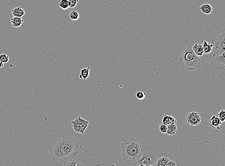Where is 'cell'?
<instances>
[{
  "label": "cell",
  "mask_w": 225,
  "mask_h": 166,
  "mask_svg": "<svg viewBox=\"0 0 225 166\" xmlns=\"http://www.w3.org/2000/svg\"><path fill=\"white\" fill-rule=\"evenodd\" d=\"M187 123L191 126H196L201 123L202 121L201 118L197 112H190L186 115L185 118Z\"/></svg>",
  "instance_id": "cell-8"
},
{
  "label": "cell",
  "mask_w": 225,
  "mask_h": 166,
  "mask_svg": "<svg viewBox=\"0 0 225 166\" xmlns=\"http://www.w3.org/2000/svg\"><path fill=\"white\" fill-rule=\"evenodd\" d=\"M209 61L211 62V66L215 71L216 70H225V54L219 56H211L209 58Z\"/></svg>",
  "instance_id": "cell-6"
},
{
  "label": "cell",
  "mask_w": 225,
  "mask_h": 166,
  "mask_svg": "<svg viewBox=\"0 0 225 166\" xmlns=\"http://www.w3.org/2000/svg\"><path fill=\"white\" fill-rule=\"evenodd\" d=\"M79 14L77 11H73L70 14V17L73 21H77L79 18Z\"/></svg>",
  "instance_id": "cell-21"
},
{
  "label": "cell",
  "mask_w": 225,
  "mask_h": 166,
  "mask_svg": "<svg viewBox=\"0 0 225 166\" xmlns=\"http://www.w3.org/2000/svg\"><path fill=\"white\" fill-rule=\"evenodd\" d=\"M69 8H73L76 6L78 3L79 0H68Z\"/></svg>",
  "instance_id": "cell-26"
},
{
  "label": "cell",
  "mask_w": 225,
  "mask_h": 166,
  "mask_svg": "<svg viewBox=\"0 0 225 166\" xmlns=\"http://www.w3.org/2000/svg\"><path fill=\"white\" fill-rule=\"evenodd\" d=\"M162 124L167 125L169 124H176L177 120L175 118L171 115L165 114L163 115L162 121Z\"/></svg>",
  "instance_id": "cell-11"
},
{
  "label": "cell",
  "mask_w": 225,
  "mask_h": 166,
  "mask_svg": "<svg viewBox=\"0 0 225 166\" xmlns=\"http://www.w3.org/2000/svg\"><path fill=\"white\" fill-rule=\"evenodd\" d=\"M11 25L15 28H18L21 26L23 23V20L22 17H14L10 19Z\"/></svg>",
  "instance_id": "cell-14"
},
{
  "label": "cell",
  "mask_w": 225,
  "mask_h": 166,
  "mask_svg": "<svg viewBox=\"0 0 225 166\" xmlns=\"http://www.w3.org/2000/svg\"><path fill=\"white\" fill-rule=\"evenodd\" d=\"M122 159L125 162L136 161L139 159L142 151V146L137 138L132 137L125 140L120 145Z\"/></svg>",
  "instance_id": "cell-2"
},
{
  "label": "cell",
  "mask_w": 225,
  "mask_h": 166,
  "mask_svg": "<svg viewBox=\"0 0 225 166\" xmlns=\"http://www.w3.org/2000/svg\"><path fill=\"white\" fill-rule=\"evenodd\" d=\"M202 42H203V52L205 54H208L212 52L213 50V44L211 43H208L206 41V40H202Z\"/></svg>",
  "instance_id": "cell-12"
},
{
  "label": "cell",
  "mask_w": 225,
  "mask_h": 166,
  "mask_svg": "<svg viewBox=\"0 0 225 166\" xmlns=\"http://www.w3.org/2000/svg\"><path fill=\"white\" fill-rule=\"evenodd\" d=\"M146 92H143L142 91H138L136 93V97L138 100H143L146 98Z\"/></svg>",
  "instance_id": "cell-23"
},
{
  "label": "cell",
  "mask_w": 225,
  "mask_h": 166,
  "mask_svg": "<svg viewBox=\"0 0 225 166\" xmlns=\"http://www.w3.org/2000/svg\"><path fill=\"white\" fill-rule=\"evenodd\" d=\"M200 9L203 13L206 14H209L212 13L213 12V7L211 6V5H209L208 3H204L203 5H202L201 6L199 7Z\"/></svg>",
  "instance_id": "cell-16"
},
{
  "label": "cell",
  "mask_w": 225,
  "mask_h": 166,
  "mask_svg": "<svg viewBox=\"0 0 225 166\" xmlns=\"http://www.w3.org/2000/svg\"><path fill=\"white\" fill-rule=\"evenodd\" d=\"M88 124L89 122L88 121L82 118L80 116H78L74 120L72 121V126L74 132L82 134L85 133L88 126Z\"/></svg>",
  "instance_id": "cell-7"
},
{
  "label": "cell",
  "mask_w": 225,
  "mask_h": 166,
  "mask_svg": "<svg viewBox=\"0 0 225 166\" xmlns=\"http://www.w3.org/2000/svg\"><path fill=\"white\" fill-rule=\"evenodd\" d=\"M0 60L4 64H6L9 61V56L6 54H1L0 55Z\"/></svg>",
  "instance_id": "cell-24"
},
{
  "label": "cell",
  "mask_w": 225,
  "mask_h": 166,
  "mask_svg": "<svg viewBox=\"0 0 225 166\" xmlns=\"http://www.w3.org/2000/svg\"><path fill=\"white\" fill-rule=\"evenodd\" d=\"M90 70V67H89L82 69L81 70L80 74L78 76L79 78L80 79H83L84 81H85L89 76Z\"/></svg>",
  "instance_id": "cell-18"
},
{
  "label": "cell",
  "mask_w": 225,
  "mask_h": 166,
  "mask_svg": "<svg viewBox=\"0 0 225 166\" xmlns=\"http://www.w3.org/2000/svg\"><path fill=\"white\" fill-rule=\"evenodd\" d=\"M180 60L184 63L187 71H193L200 67V58L195 53L191 46H188L183 48Z\"/></svg>",
  "instance_id": "cell-4"
},
{
  "label": "cell",
  "mask_w": 225,
  "mask_h": 166,
  "mask_svg": "<svg viewBox=\"0 0 225 166\" xmlns=\"http://www.w3.org/2000/svg\"><path fill=\"white\" fill-rule=\"evenodd\" d=\"M60 8L62 10H67L69 8L68 0H61L59 3Z\"/></svg>",
  "instance_id": "cell-20"
},
{
  "label": "cell",
  "mask_w": 225,
  "mask_h": 166,
  "mask_svg": "<svg viewBox=\"0 0 225 166\" xmlns=\"http://www.w3.org/2000/svg\"><path fill=\"white\" fill-rule=\"evenodd\" d=\"M63 166H83V164L80 163L79 161L77 159H75L74 158L70 159L66 161L63 162Z\"/></svg>",
  "instance_id": "cell-19"
},
{
  "label": "cell",
  "mask_w": 225,
  "mask_h": 166,
  "mask_svg": "<svg viewBox=\"0 0 225 166\" xmlns=\"http://www.w3.org/2000/svg\"><path fill=\"white\" fill-rule=\"evenodd\" d=\"M166 125L167 127L166 133L167 135L173 136L177 132L176 124H169Z\"/></svg>",
  "instance_id": "cell-17"
},
{
  "label": "cell",
  "mask_w": 225,
  "mask_h": 166,
  "mask_svg": "<svg viewBox=\"0 0 225 166\" xmlns=\"http://www.w3.org/2000/svg\"><path fill=\"white\" fill-rule=\"evenodd\" d=\"M193 51L198 56H201L204 54L202 45L199 43H196L192 47Z\"/></svg>",
  "instance_id": "cell-13"
},
{
  "label": "cell",
  "mask_w": 225,
  "mask_h": 166,
  "mask_svg": "<svg viewBox=\"0 0 225 166\" xmlns=\"http://www.w3.org/2000/svg\"><path fill=\"white\" fill-rule=\"evenodd\" d=\"M179 166V160L177 158H173L171 159L167 164L166 166Z\"/></svg>",
  "instance_id": "cell-22"
},
{
  "label": "cell",
  "mask_w": 225,
  "mask_h": 166,
  "mask_svg": "<svg viewBox=\"0 0 225 166\" xmlns=\"http://www.w3.org/2000/svg\"><path fill=\"white\" fill-rule=\"evenodd\" d=\"M211 42L214 44L213 54L212 56H219L225 54V29H224L222 34L217 38L212 40Z\"/></svg>",
  "instance_id": "cell-5"
},
{
  "label": "cell",
  "mask_w": 225,
  "mask_h": 166,
  "mask_svg": "<svg viewBox=\"0 0 225 166\" xmlns=\"http://www.w3.org/2000/svg\"><path fill=\"white\" fill-rule=\"evenodd\" d=\"M160 149L157 146L147 145L143 148L139 159L133 162L135 166H154L155 160L160 154Z\"/></svg>",
  "instance_id": "cell-3"
},
{
  "label": "cell",
  "mask_w": 225,
  "mask_h": 166,
  "mask_svg": "<svg viewBox=\"0 0 225 166\" xmlns=\"http://www.w3.org/2000/svg\"><path fill=\"white\" fill-rule=\"evenodd\" d=\"M173 158V156L170 153L160 152L155 160L154 166H166L167 162Z\"/></svg>",
  "instance_id": "cell-9"
},
{
  "label": "cell",
  "mask_w": 225,
  "mask_h": 166,
  "mask_svg": "<svg viewBox=\"0 0 225 166\" xmlns=\"http://www.w3.org/2000/svg\"><path fill=\"white\" fill-rule=\"evenodd\" d=\"M225 111L224 110H221L218 114V117L219 119L222 122H224L225 120Z\"/></svg>",
  "instance_id": "cell-25"
},
{
  "label": "cell",
  "mask_w": 225,
  "mask_h": 166,
  "mask_svg": "<svg viewBox=\"0 0 225 166\" xmlns=\"http://www.w3.org/2000/svg\"><path fill=\"white\" fill-rule=\"evenodd\" d=\"M222 122L220 120L218 116L213 115L212 116L210 120V125L212 128L214 129H219L220 126Z\"/></svg>",
  "instance_id": "cell-10"
},
{
  "label": "cell",
  "mask_w": 225,
  "mask_h": 166,
  "mask_svg": "<svg viewBox=\"0 0 225 166\" xmlns=\"http://www.w3.org/2000/svg\"><path fill=\"white\" fill-rule=\"evenodd\" d=\"M82 147L75 138L62 136L55 139L49 150L53 160L64 162L74 158Z\"/></svg>",
  "instance_id": "cell-1"
},
{
  "label": "cell",
  "mask_w": 225,
  "mask_h": 166,
  "mask_svg": "<svg viewBox=\"0 0 225 166\" xmlns=\"http://www.w3.org/2000/svg\"><path fill=\"white\" fill-rule=\"evenodd\" d=\"M12 13L14 17H22L25 14V12L21 6H18L13 9Z\"/></svg>",
  "instance_id": "cell-15"
},
{
  "label": "cell",
  "mask_w": 225,
  "mask_h": 166,
  "mask_svg": "<svg viewBox=\"0 0 225 166\" xmlns=\"http://www.w3.org/2000/svg\"><path fill=\"white\" fill-rule=\"evenodd\" d=\"M4 67V63L2 62L1 60H0V68H3Z\"/></svg>",
  "instance_id": "cell-28"
},
{
  "label": "cell",
  "mask_w": 225,
  "mask_h": 166,
  "mask_svg": "<svg viewBox=\"0 0 225 166\" xmlns=\"http://www.w3.org/2000/svg\"><path fill=\"white\" fill-rule=\"evenodd\" d=\"M159 129L162 133H166L167 130V127L166 125L162 124L159 126Z\"/></svg>",
  "instance_id": "cell-27"
}]
</instances>
